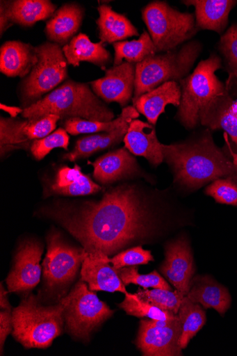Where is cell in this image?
I'll return each mask as SVG.
<instances>
[{
  "mask_svg": "<svg viewBox=\"0 0 237 356\" xmlns=\"http://www.w3.org/2000/svg\"><path fill=\"white\" fill-rule=\"evenodd\" d=\"M43 247L38 241H26L18 249L15 265L7 278L9 292L26 293L40 283Z\"/></svg>",
  "mask_w": 237,
  "mask_h": 356,
  "instance_id": "cell-12",
  "label": "cell"
},
{
  "mask_svg": "<svg viewBox=\"0 0 237 356\" xmlns=\"http://www.w3.org/2000/svg\"><path fill=\"white\" fill-rule=\"evenodd\" d=\"M237 79V78H236ZM231 110L237 115V101L234 102L231 107Z\"/></svg>",
  "mask_w": 237,
  "mask_h": 356,
  "instance_id": "cell-46",
  "label": "cell"
},
{
  "mask_svg": "<svg viewBox=\"0 0 237 356\" xmlns=\"http://www.w3.org/2000/svg\"><path fill=\"white\" fill-rule=\"evenodd\" d=\"M206 193L219 204L237 207V176L214 181L206 188Z\"/></svg>",
  "mask_w": 237,
  "mask_h": 356,
  "instance_id": "cell-36",
  "label": "cell"
},
{
  "mask_svg": "<svg viewBox=\"0 0 237 356\" xmlns=\"http://www.w3.org/2000/svg\"><path fill=\"white\" fill-rule=\"evenodd\" d=\"M60 119L56 115H48L36 120H26L24 122L23 134L31 143L42 139L55 131L56 123Z\"/></svg>",
  "mask_w": 237,
  "mask_h": 356,
  "instance_id": "cell-37",
  "label": "cell"
},
{
  "mask_svg": "<svg viewBox=\"0 0 237 356\" xmlns=\"http://www.w3.org/2000/svg\"><path fill=\"white\" fill-rule=\"evenodd\" d=\"M38 62L37 47L9 41L0 49V72L8 77L26 78Z\"/></svg>",
  "mask_w": 237,
  "mask_h": 356,
  "instance_id": "cell-18",
  "label": "cell"
},
{
  "mask_svg": "<svg viewBox=\"0 0 237 356\" xmlns=\"http://www.w3.org/2000/svg\"><path fill=\"white\" fill-rule=\"evenodd\" d=\"M24 121L1 117L0 134H1V156L10 152L31 147L32 143L28 141L23 134Z\"/></svg>",
  "mask_w": 237,
  "mask_h": 356,
  "instance_id": "cell-31",
  "label": "cell"
},
{
  "mask_svg": "<svg viewBox=\"0 0 237 356\" xmlns=\"http://www.w3.org/2000/svg\"><path fill=\"white\" fill-rule=\"evenodd\" d=\"M162 148L164 161L174 174V181L188 189L237 176V168L216 146L208 129L181 143L162 144Z\"/></svg>",
  "mask_w": 237,
  "mask_h": 356,
  "instance_id": "cell-3",
  "label": "cell"
},
{
  "mask_svg": "<svg viewBox=\"0 0 237 356\" xmlns=\"http://www.w3.org/2000/svg\"><path fill=\"white\" fill-rule=\"evenodd\" d=\"M37 50L38 62L20 87L22 101L28 106L67 78V62L60 45L48 42L37 47Z\"/></svg>",
  "mask_w": 237,
  "mask_h": 356,
  "instance_id": "cell-8",
  "label": "cell"
},
{
  "mask_svg": "<svg viewBox=\"0 0 237 356\" xmlns=\"http://www.w3.org/2000/svg\"><path fill=\"white\" fill-rule=\"evenodd\" d=\"M125 147L133 155L146 158L154 167L164 161L162 144L154 127L149 122L133 120L124 137Z\"/></svg>",
  "mask_w": 237,
  "mask_h": 356,
  "instance_id": "cell-16",
  "label": "cell"
},
{
  "mask_svg": "<svg viewBox=\"0 0 237 356\" xmlns=\"http://www.w3.org/2000/svg\"><path fill=\"white\" fill-rule=\"evenodd\" d=\"M99 18L96 24L101 42L115 44L132 37L140 36L138 29L122 14L115 12L107 5L97 8Z\"/></svg>",
  "mask_w": 237,
  "mask_h": 356,
  "instance_id": "cell-24",
  "label": "cell"
},
{
  "mask_svg": "<svg viewBox=\"0 0 237 356\" xmlns=\"http://www.w3.org/2000/svg\"><path fill=\"white\" fill-rule=\"evenodd\" d=\"M160 270L179 292L187 296L195 269L190 245L185 236L166 245Z\"/></svg>",
  "mask_w": 237,
  "mask_h": 356,
  "instance_id": "cell-13",
  "label": "cell"
},
{
  "mask_svg": "<svg viewBox=\"0 0 237 356\" xmlns=\"http://www.w3.org/2000/svg\"><path fill=\"white\" fill-rule=\"evenodd\" d=\"M115 49L114 67L126 62L138 64L156 55V48L147 31L138 40L123 41L113 44Z\"/></svg>",
  "mask_w": 237,
  "mask_h": 356,
  "instance_id": "cell-29",
  "label": "cell"
},
{
  "mask_svg": "<svg viewBox=\"0 0 237 356\" xmlns=\"http://www.w3.org/2000/svg\"><path fill=\"white\" fill-rule=\"evenodd\" d=\"M220 128L231 137L237 147V115L231 110V108L222 118Z\"/></svg>",
  "mask_w": 237,
  "mask_h": 356,
  "instance_id": "cell-41",
  "label": "cell"
},
{
  "mask_svg": "<svg viewBox=\"0 0 237 356\" xmlns=\"http://www.w3.org/2000/svg\"><path fill=\"white\" fill-rule=\"evenodd\" d=\"M138 270V266H130L116 270L125 286L129 284H134L141 286L145 289L153 288L172 290V287L168 285L166 281L156 271L147 275H141L139 273Z\"/></svg>",
  "mask_w": 237,
  "mask_h": 356,
  "instance_id": "cell-34",
  "label": "cell"
},
{
  "mask_svg": "<svg viewBox=\"0 0 237 356\" xmlns=\"http://www.w3.org/2000/svg\"><path fill=\"white\" fill-rule=\"evenodd\" d=\"M140 113L133 106L123 108L117 118L110 122L90 121L80 118L67 119L64 127L67 134L73 136L87 134L111 133L124 124L137 119Z\"/></svg>",
  "mask_w": 237,
  "mask_h": 356,
  "instance_id": "cell-28",
  "label": "cell"
},
{
  "mask_svg": "<svg viewBox=\"0 0 237 356\" xmlns=\"http://www.w3.org/2000/svg\"><path fill=\"white\" fill-rule=\"evenodd\" d=\"M157 52L174 50L197 33L194 14L181 13L166 2L153 1L142 11Z\"/></svg>",
  "mask_w": 237,
  "mask_h": 356,
  "instance_id": "cell-7",
  "label": "cell"
},
{
  "mask_svg": "<svg viewBox=\"0 0 237 356\" xmlns=\"http://www.w3.org/2000/svg\"><path fill=\"white\" fill-rule=\"evenodd\" d=\"M84 9L76 3H67L56 11L47 22L45 33L51 42L65 46L75 38L81 28Z\"/></svg>",
  "mask_w": 237,
  "mask_h": 356,
  "instance_id": "cell-19",
  "label": "cell"
},
{
  "mask_svg": "<svg viewBox=\"0 0 237 356\" xmlns=\"http://www.w3.org/2000/svg\"><path fill=\"white\" fill-rule=\"evenodd\" d=\"M70 294L71 299L64 311L66 330L75 338L88 339L101 323L113 315L114 312L100 301L86 282L81 280Z\"/></svg>",
  "mask_w": 237,
  "mask_h": 356,
  "instance_id": "cell-9",
  "label": "cell"
},
{
  "mask_svg": "<svg viewBox=\"0 0 237 356\" xmlns=\"http://www.w3.org/2000/svg\"><path fill=\"white\" fill-rule=\"evenodd\" d=\"M182 325L179 316L172 320L143 319L137 340V346L147 356L182 355L179 340Z\"/></svg>",
  "mask_w": 237,
  "mask_h": 356,
  "instance_id": "cell-11",
  "label": "cell"
},
{
  "mask_svg": "<svg viewBox=\"0 0 237 356\" xmlns=\"http://www.w3.org/2000/svg\"><path fill=\"white\" fill-rule=\"evenodd\" d=\"M119 307L128 315L139 318L147 317L158 321H168L176 318L178 314L169 311L163 310L148 302L140 300L134 294H125L124 300Z\"/></svg>",
  "mask_w": 237,
  "mask_h": 356,
  "instance_id": "cell-33",
  "label": "cell"
},
{
  "mask_svg": "<svg viewBox=\"0 0 237 356\" xmlns=\"http://www.w3.org/2000/svg\"><path fill=\"white\" fill-rule=\"evenodd\" d=\"M220 50L227 63L229 74V81L237 77V24L229 28L220 41Z\"/></svg>",
  "mask_w": 237,
  "mask_h": 356,
  "instance_id": "cell-39",
  "label": "cell"
},
{
  "mask_svg": "<svg viewBox=\"0 0 237 356\" xmlns=\"http://www.w3.org/2000/svg\"><path fill=\"white\" fill-rule=\"evenodd\" d=\"M95 179L109 184L140 173L137 159L126 148L110 152L93 163Z\"/></svg>",
  "mask_w": 237,
  "mask_h": 356,
  "instance_id": "cell-17",
  "label": "cell"
},
{
  "mask_svg": "<svg viewBox=\"0 0 237 356\" xmlns=\"http://www.w3.org/2000/svg\"><path fill=\"white\" fill-rule=\"evenodd\" d=\"M70 294L59 303L44 306L39 298L26 295L13 311L14 338L26 348H47L59 337L65 325L64 311Z\"/></svg>",
  "mask_w": 237,
  "mask_h": 356,
  "instance_id": "cell-5",
  "label": "cell"
},
{
  "mask_svg": "<svg viewBox=\"0 0 237 356\" xmlns=\"http://www.w3.org/2000/svg\"><path fill=\"white\" fill-rule=\"evenodd\" d=\"M182 325V333L179 340L181 349H185L190 340L205 326L206 314L197 304L184 297L178 314Z\"/></svg>",
  "mask_w": 237,
  "mask_h": 356,
  "instance_id": "cell-30",
  "label": "cell"
},
{
  "mask_svg": "<svg viewBox=\"0 0 237 356\" xmlns=\"http://www.w3.org/2000/svg\"><path fill=\"white\" fill-rule=\"evenodd\" d=\"M0 107H1L2 110L8 113L13 118L17 117L19 113H22L24 111L18 107L8 106L4 104H1Z\"/></svg>",
  "mask_w": 237,
  "mask_h": 356,
  "instance_id": "cell-44",
  "label": "cell"
},
{
  "mask_svg": "<svg viewBox=\"0 0 237 356\" xmlns=\"http://www.w3.org/2000/svg\"><path fill=\"white\" fill-rule=\"evenodd\" d=\"M48 115L61 119L80 118L90 121L110 122L115 114L99 99L87 83L69 80L35 104L26 107L23 118L36 120Z\"/></svg>",
  "mask_w": 237,
  "mask_h": 356,
  "instance_id": "cell-4",
  "label": "cell"
},
{
  "mask_svg": "<svg viewBox=\"0 0 237 356\" xmlns=\"http://www.w3.org/2000/svg\"><path fill=\"white\" fill-rule=\"evenodd\" d=\"M181 99V88L179 83L166 82L153 90L144 94L133 102V107L144 115L151 124L155 125L166 106L172 104L179 107Z\"/></svg>",
  "mask_w": 237,
  "mask_h": 356,
  "instance_id": "cell-20",
  "label": "cell"
},
{
  "mask_svg": "<svg viewBox=\"0 0 237 356\" xmlns=\"http://www.w3.org/2000/svg\"><path fill=\"white\" fill-rule=\"evenodd\" d=\"M221 68V58L212 54L179 82L181 99L177 118L186 129L199 124L220 128L222 118L234 104L227 86L215 75Z\"/></svg>",
  "mask_w": 237,
  "mask_h": 356,
  "instance_id": "cell-2",
  "label": "cell"
},
{
  "mask_svg": "<svg viewBox=\"0 0 237 356\" xmlns=\"http://www.w3.org/2000/svg\"><path fill=\"white\" fill-rule=\"evenodd\" d=\"M202 49L200 42L193 40L136 64L133 102L166 82L179 83L190 75Z\"/></svg>",
  "mask_w": 237,
  "mask_h": 356,
  "instance_id": "cell-6",
  "label": "cell"
},
{
  "mask_svg": "<svg viewBox=\"0 0 237 356\" xmlns=\"http://www.w3.org/2000/svg\"><path fill=\"white\" fill-rule=\"evenodd\" d=\"M187 297L205 309H214L222 316L227 312L231 303L228 289L209 276L197 277L193 280Z\"/></svg>",
  "mask_w": 237,
  "mask_h": 356,
  "instance_id": "cell-22",
  "label": "cell"
},
{
  "mask_svg": "<svg viewBox=\"0 0 237 356\" xmlns=\"http://www.w3.org/2000/svg\"><path fill=\"white\" fill-rule=\"evenodd\" d=\"M136 64L123 62L106 71L104 77L90 83L92 91L107 103L116 102L125 107L134 92Z\"/></svg>",
  "mask_w": 237,
  "mask_h": 356,
  "instance_id": "cell-14",
  "label": "cell"
},
{
  "mask_svg": "<svg viewBox=\"0 0 237 356\" xmlns=\"http://www.w3.org/2000/svg\"><path fill=\"white\" fill-rule=\"evenodd\" d=\"M70 136L65 129L59 128L49 136L32 143L31 152L36 159L42 160L54 149L60 147L69 150Z\"/></svg>",
  "mask_w": 237,
  "mask_h": 356,
  "instance_id": "cell-35",
  "label": "cell"
},
{
  "mask_svg": "<svg viewBox=\"0 0 237 356\" xmlns=\"http://www.w3.org/2000/svg\"><path fill=\"white\" fill-rule=\"evenodd\" d=\"M140 300L148 302L163 310L169 311L178 314L181 306L183 296L178 290L154 289L152 290L139 289L134 294Z\"/></svg>",
  "mask_w": 237,
  "mask_h": 356,
  "instance_id": "cell-32",
  "label": "cell"
},
{
  "mask_svg": "<svg viewBox=\"0 0 237 356\" xmlns=\"http://www.w3.org/2000/svg\"><path fill=\"white\" fill-rule=\"evenodd\" d=\"M187 6L195 7L197 28L211 30L222 34L229 21V15L237 1L232 0H187Z\"/></svg>",
  "mask_w": 237,
  "mask_h": 356,
  "instance_id": "cell-21",
  "label": "cell"
},
{
  "mask_svg": "<svg viewBox=\"0 0 237 356\" xmlns=\"http://www.w3.org/2000/svg\"><path fill=\"white\" fill-rule=\"evenodd\" d=\"M1 296H0V309L1 310H10L12 311L11 305L8 301L6 291L1 284Z\"/></svg>",
  "mask_w": 237,
  "mask_h": 356,
  "instance_id": "cell-43",
  "label": "cell"
},
{
  "mask_svg": "<svg viewBox=\"0 0 237 356\" xmlns=\"http://www.w3.org/2000/svg\"><path fill=\"white\" fill-rule=\"evenodd\" d=\"M224 138L225 139V142L227 143V145L229 147V152H230V154L233 158V164L235 165L236 168H237V154H236L235 152H234L231 148V146H230V143L228 141V135L225 133L224 135Z\"/></svg>",
  "mask_w": 237,
  "mask_h": 356,
  "instance_id": "cell-45",
  "label": "cell"
},
{
  "mask_svg": "<svg viewBox=\"0 0 237 356\" xmlns=\"http://www.w3.org/2000/svg\"><path fill=\"white\" fill-rule=\"evenodd\" d=\"M13 332V313L10 310H1L0 312V343L1 355L3 354V346L8 335Z\"/></svg>",
  "mask_w": 237,
  "mask_h": 356,
  "instance_id": "cell-40",
  "label": "cell"
},
{
  "mask_svg": "<svg viewBox=\"0 0 237 356\" xmlns=\"http://www.w3.org/2000/svg\"><path fill=\"white\" fill-rule=\"evenodd\" d=\"M153 261L154 257L151 251L144 250L141 245L120 252L111 259V263L115 270L130 266L147 265Z\"/></svg>",
  "mask_w": 237,
  "mask_h": 356,
  "instance_id": "cell-38",
  "label": "cell"
},
{
  "mask_svg": "<svg viewBox=\"0 0 237 356\" xmlns=\"http://www.w3.org/2000/svg\"><path fill=\"white\" fill-rule=\"evenodd\" d=\"M129 124H124L111 133L95 134L81 138L76 142L73 151L65 154L64 158L75 161L120 144L124 139Z\"/></svg>",
  "mask_w": 237,
  "mask_h": 356,
  "instance_id": "cell-27",
  "label": "cell"
},
{
  "mask_svg": "<svg viewBox=\"0 0 237 356\" xmlns=\"http://www.w3.org/2000/svg\"><path fill=\"white\" fill-rule=\"evenodd\" d=\"M63 51L67 64L79 67L82 61L91 63L100 69L106 71L111 62V54L103 42L93 43L83 33L74 38L63 47Z\"/></svg>",
  "mask_w": 237,
  "mask_h": 356,
  "instance_id": "cell-23",
  "label": "cell"
},
{
  "mask_svg": "<svg viewBox=\"0 0 237 356\" xmlns=\"http://www.w3.org/2000/svg\"><path fill=\"white\" fill-rule=\"evenodd\" d=\"M101 190L89 177L84 175L78 165L74 168H61L52 181L49 191L61 196H87Z\"/></svg>",
  "mask_w": 237,
  "mask_h": 356,
  "instance_id": "cell-25",
  "label": "cell"
},
{
  "mask_svg": "<svg viewBox=\"0 0 237 356\" xmlns=\"http://www.w3.org/2000/svg\"><path fill=\"white\" fill-rule=\"evenodd\" d=\"M110 264L111 259L107 255L96 256L86 252L81 271V280L88 284L92 292L105 291L126 294L125 285Z\"/></svg>",
  "mask_w": 237,
  "mask_h": 356,
  "instance_id": "cell-15",
  "label": "cell"
},
{
  "mask_svg": "<svg viewBox=\"0 0 237 356\" xmlns=\"http://www.w3.org/2000/svg\"><path fill=\"white\" fill-rule=\"evenodd\" d=\"M13 24L7 13L6 2L1 1V4H0V30H1V36Z\"/></svg>",
  "mask_w": 237,
  "mask_h": 356,
  "instance_id": "cell-42",
  "label": "cell"
},
{
  "mask_svg": "<svg viewBox=\"0 0 237 356\" xmlns=\"http://www.w3.org/2000/svg\"><path fill=\"white\" fill-rule=\"evenodd\" d=\"M51 217L91 254L111 256L145 243L160 229V219L141 189L125 184L111 188L100 201L58 207Z\"/></svg>",
  "mask_w": 237,
  "mask_h": 356,
  "instance_id": "cell-1",
  "label": "cell"
},
{
  "mask_svg": "<svg viewBox=\"0 0 237 356\" xmlns=\"http://www.w3.org/2000/svg\"><path fill=\"white\" fill-rule=\"evenodd\" d=\"M86 252L67 243L56 231L47 237V253L43 262V277L50 292H60L76 279Z\"/></svg>",
  "mask_w": 237,
  "mask_h": 356,
  "instance_id": "cell-10",
  "label": "cell"
},
{
  "mask_svg": "<svg viewBox=\"0 0 237 356\" xmlns=\"http://www.w3.org/2000/svg\"><path fill=\"white\" fill-rule=\"evenodd\" d=\"M6 8L10 22L24 27L51 19L56 11L49 0H15L6 2Z\"/></svg>",
  "mask_w": 237,
  "mask_h": 356,
  "instance_id": "cell-26",
  "label": "cell"
}]
</instances>
